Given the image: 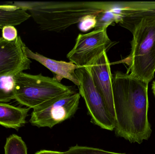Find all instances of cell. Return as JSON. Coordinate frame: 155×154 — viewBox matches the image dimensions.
Segmentation results:
<instances>
[{
    "label": "cell",
    "instance_id": "obj_1",
    "mask_svg": "<svg viewBox=\"0 0 155 154\" xmlns=\"http://www.w3.org/2000/svg\"><path fill=\"white\" fill-rule=\"evenodd\" d=\"M148 84L129 73L117 71L113 75L115 133L131 143L140 144L152 133L148 117Z\"/></svg>",
    "mask_w": 155,
    "mask_h": 154
},
{
    "label": "cell",
    "instance_id": "obj_2",
    "mask_svg": "<svg viewBox=\"0 0 155 154\" xmlns=\"http://www.w3.org/2000/svg\"><path fill=\"white\" fill-rule=\"evenodd\" d=\"M116 2H14L11 4L25 10L40 30L60 33L79 23L88 15L111 10Z\"/></svg>",
    "mask_w": 155,
    "mask_h": 154
},
{
    "label": "cell",
    "instance_id": "obj_3",
    "mask_svg": "<svg viewBox=\"0 0 155 154\" xmlns=\"http://www.w3.org/2000/svg\"><path fill=\"white\" fill-rule=\"evenodd\" d=\"M123 27L133 34L131 51L118 63L128 66L127 73L149 84L155 73V17L141 18Z\"/></svg>",
    "mask_w": 155,
    "mask_h": 154
},
{
    "label": "cell",
    "instance_id": "obj_4",
    "mask_svg": "<svg viewBox=\"0 0 155 154\" xmlns=\"http://www.w3.org/2000/svg\"><path fill=\"white\" fill-rule=\"evenodd\" d=\"M11 91L14 99L33 110L76 93L72 87L61 84L53 77L41 73L32 75L23 72L12 77Z\"/></svg>",
    "mask_w": 155,
    "mask_h": 154
},
{
    "label": "cell",
    "instance_id": "obj_5",
    "mask_svg": "<svg viewBox=\"0 0 155 154\" xmlns=\"http://www.w3.org/2000/svg\"><path fill=\"white\" fill-rule=\"evenodd\" d=\"M107 27L94 30L85 34H79L73 49L67 58L79 67H88L104 52L116 44L112 41L107 34Z\"/></svg>",
    "mask_w": 155,
    "mask_h": 154
},
{
    "label": "cell",
    "instance_id": "obj_6",
    "mask_svg": "<svg viewBox=\"0 0 155 154\" xmlns=\"http://www.w3.org/2000/svg\"><path fill=\"white\" fill-rule=\"evenodd\" d=\"M79 79V94L85 103L91 122L102 129L113 131L116 122L110 115L105 103L96 88L90 71L87 67H80L76 69Z\"/></svg>",
    "mask_w": 155,
    "mask_h": 154
},
{
    "label": "cell",
    "instance_id": "obj_7",
    "mask_svg": "<svg viewBox=\"0 0 155 154\" xmlns=\"http://www.w3.org/2000/svg\"><path fill=\"white\" fill-rule=\"evenodd\" d=\"M79 93L62 98L45 106L34 109L30 123L38 127H53L75 114L78 108L80 98Z\"/></svg>",
    "mask_w": 155,
    "mask_h": 154
},
{
    "label": "cell",
    "instance_id": "obj_8",
    "mask_svg": "<svg viewBox=\"0 0 155 154\" xmlns=\"http://www.w3.org/2000/svg\"><path fill=\"white\" fill-rule=\"evenodd\" d=\"M26 47L20 36L12 42L0 37V78H12L30 69L32 62L26 55Z\"/></svg>",
    "mask_w": 155,
    "mask_h": 154
},
{
    "label": "cell",
    "instance_id": "obj_9",
    "mask_svg": "<svg viewBox=\"0 0 155 154\" xmlns=\"http://www.w3.org/2000/svg\"><path fill=\"white\" fill-rule=\"evenodd\" d=\"M110 65L107 52H104L87 68L90 71L96 88L103 98L110 115L116 122L112 86L113 74Z\"/></svg>",
    "mask_w": 155,
    "mask_h": 154
},
{
    "label": "cell",
    "instance_id": "obj_10",
    "mask_svg": "<svg viewBox=\"0 0 155 154\" xmlns=\"http://www.w3.org/2000/svg\"><path fill=\"white\" fill-rule=\"evenodd\" d=\"M26 53L29 58L34 60L50 70L54 74V78L61 82L63 79H67L78 86L79 79L76 75V69L79 67L70 61H59L45 57L43 55L34 52L26 47Z\"/></svg>",
    "mask_w": 155,
    "mask_h": 154
},
{
    "label": "cell",
    "instance_id": "obj_11",
    "mask_svg": "<svg viewBox=\"0 0 155 154\" xmlns=\"http://www.w3.org/2000/svg\"><path fill=\"white\" fill-rule=\"evenodd\" d=\"M117 10L122 16V27L144 17H155V1L117 2Z\"/></svg>",
    "mask_w": 155,
    "mask_h": 154
},
{
    "label": "cell",
    "instance_id": "obj_12",
    "mask_svg": "<svg viewBox=\"0 0 155 154\" xmlns=\"http://www.w3.org/2000/svg\"><path fill=\"white\" fill-rule=\"evenodd\" d=\"M30 109L0 102V125L19 130L26 124Z\"/></svg>",
    "mask_w": 155,
    "mask_h": 154
},
{
    "label": "cell",
    "instance_id": "obj_13",
    "mask_svg": "<svg viewBox=\"0 0 155 154\" xmlns=\"http://www.w3.org/2000/svg\"><path fill=\"white\" fill-rule=\"evenodd\" d=\"M31 17L30 14L21 7L8 2L0 4V29L5 26L21 24Z\"/></svg>",
    "mask_w": 155,
    "mask_h": 154
},
{
    "label": "cell",
    "instance_id": "obj_14",
    "mask_svg": "<svg viewBox=\"0 0 155 154\" xmlns=\"http://www.w3.org/2000/svg\"><path fill=\"white\" fill-rule=\"evenodd\" d=\"M96 24L94 30L107 27L110 25L119 24L122 20V16L114 9L99 13L96 16Z\"/></svg>",
    "mask_w": 155,
    "mask_h": 154
},
{
    "label": "cell",
    "instance_id": "obj_15",
    "mask_svg": "<svg viewBox=\"0 0 155 154\" xmlns=\"http://www.w3.org/2000/svg\"><path fill=\"white\" fill-rule=\"evenodd\" d=\"M4 152L5 154H27V147L21 137L12 134L6 139Z\"/></svg>",
    "mask_w": 155,
    "mask_h": 154
},
{
    "label": "cell",
    "instance_id": "obj_16",
    "mask_svg": "<svg viewBox=\"0 0 155 154\" xmlns=\"http://www.w3.org/2000/svg\"><path fill=\"white\" fill-rule=\"evenodd\" d=\"M64 154H127L118 153L104 151L102 149L88 146H80L76 145L71 146L66 152H64Z\"/></svg>",
    "mask_w": 155,
    "mask_h": 154
},
{
    "label": "cell",
    "instance_id": "obj_17",
    "mask_svg": "<svg viewBox=\"0 0 155 154\" xmlns=\"http://www.w3.org/2000/svg\"><path fill=\"white\" fill-rule=\"evenodd\" d=\"M96 15H91L84 18L79 24V29L83 32L87 31L91 29H94L96 24Z\"/></svg>",
    "mask_w": 155,
    "mask_h": 154
},
{
    "label": "cell",
    "instance_id": "obj_18",
    "mask_svg": "<svg viewBox=\"0 0 155 154\" xmlns=\"http://www.w3.org/2000/svg\"><path fill=\"white\" fill-rule=\"evenodd\" d=\"M18 37V32L16 28L14 26H5L2 29V37L7 41L12 42L15 40Z\"/></svg>",
    "mask_w": 155,
    "mask_h": 154
},
{
    "label": "cell",
    "instance_id": "obj_19",
    "mask_svg": "<svg viewBox=\"0 0 155 154\" xmlns=\"http://www.w3.org/2000/svg\"><path fill=\"white\" fill-rule=\"evenodd\" d=\"M12 99L14 96L11 90L0 87V102L7 103Z\"/></svg>",
    "mask_w": 155,
    "mask_h": 154
},
{
    "label": "cell",
    "instance_id": "obj_20",
    "mask_svg": "<svg viewBox=\"0 0 155 154\" xmlns=\"http://www.w3.org/2000/svg\"><path fill=\"white\" fill-rule=\"evenodd\" d=\"M35 154H64L62 152L58 151H50V150H43L37 152Z\"/></svg>",
    "mask_w": 155,
    "mask_h": 154
},
{
    "label": "cell",
    "instance_id": "obj_21",
    "mask_svg": "<svg viewBox=\"0 0 155 154\" xmlns=\"http://www.w3.org/2000/svg\"><path fill=\"white\" fill-rule=\"evenodd\" d=\"M152 88L153 90V93L155 97V81L153 82V84H152Z\"/></svg>",
    "mask_w": 155,
    "mask_h": 154
}]
</instances>
